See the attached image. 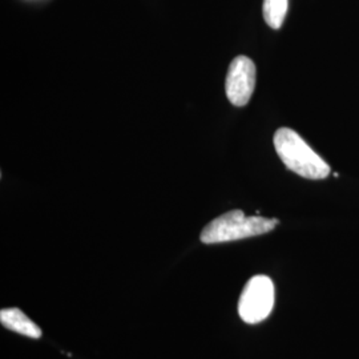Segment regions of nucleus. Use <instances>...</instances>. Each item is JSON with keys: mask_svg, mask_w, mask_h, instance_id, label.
<instances>
[{"mask_svg": "<svg viewBox=\"0 0 359 359\" xmlns=\"http://www.w3.org/2000/svg\"><path fill=\"white\" fill-rule=\"evenodd\" d=\"M255 87L256 65L246 56H237L229 65L225 81L228 100L236 107H244L249 103Z\"/></svg>", "mask_w": 359, "mask_h": 359, "instance_id": "4", "label": "nucleus"}, {"mask_svg": "<svg viewBox=\"0 0 359 359\" xmlns=\"http://www.w3.org/2000/svg\"><path fill=\"white\" fill-rule=\"evenodd\" d=\"M287 0H264V19L273 29H280L287 13Z\"/></svg>", "mask_w": 359, "mask_h": 359, "instance_id": "6", "label": "nucleus"}, {"mask_svg": "<svg viewBox=\"0 0 359 359\" xmlns=\"http://www.w3.org/2000/svg\"><path fill=\"white\" fill-rule=\"evenodd\" d=\"M0 322L6 329L26 335L32 339H39L41 337L40 327L35 322L31 321L20 309H1Z\"/></svg>", "mask_w": 359, "mask_h": 359, "instance_id": "5", "label": "nucleus"}, {"mask_svg": "<svg viewBox=\"0 0 359 359\" xmlns=\"http://www.w3.org/2000/svg\"><path fill=\"white\" fill-rule=\"evenodd\" d=\"M280 224L276 218L250 216L246 217L243 210H231L209 222L201 231L203 244H222L249 237H256L273 231Z\"/></svg>", "mask_w": 359, "mask_h": 359, "instance_id": "2", "label": "nucleus"}, {"mask_svg": "<svg viewBox=\"0 0 359 359\" xmlns=\"http://www.w3.org/2000/svg\"><path fill=\"white\" fill-rule=\"evenodd\" d=\"M274 306V285L266 276H256L245 285L238 301L243 321L256 325L265 321Z\"/></svg>", "mask_w": 359, "mask_h": 359, "instance_id": "3", "label": "nucleus"}, {"mask_svg": "<svg viewBox=\"0 0 359 359\" xmlns=\"http://www.w3.org/2000/svg\"><path fill=\"white\" fill-rule=\"evenodd\" d=\"M274 148L287 169L309 180L326 179L330 167L295 130L280 128L274 135Z\"/></svg>", "mask_w": 359, "mask_h": 359, "instance_id": "1", "label": "nucleus"}]
</instances>
